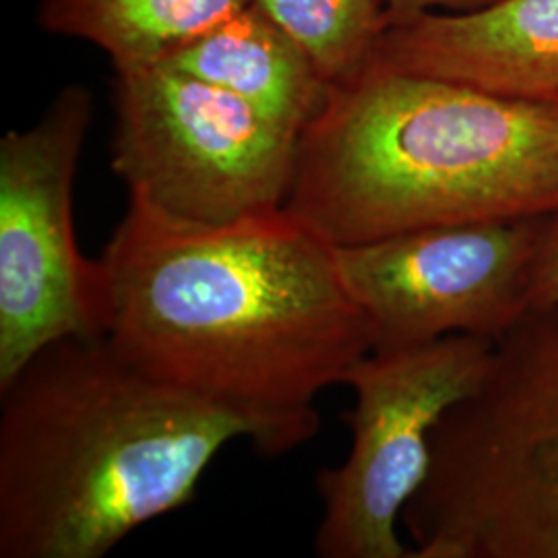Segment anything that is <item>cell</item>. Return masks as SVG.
<instances>
[{
  "instance_id": "6",
  "label": "cell",
  "mask_w": 558,
  "mask_h": 558,
  "mask_svg": "<svg viewBox=\"0 0 558 558\" xmlns=\"http://www.w3.org/2000/svg\"><path fill=\"white\" fill-rule=\"evenodd\" d=\"M92 119V94L66 85L0 141V387L44 348L108 331L104 265L83 255L73 211Z\"/></svg>"
},
{
  "instance_id": "10",
  "label": "cell",
  "mask_w": 558,
  "mask_h": 558,
  "mask_svg": "<svg viewBox=\"0 0 558 558\" xmlns=\"http://www.w3.org/2000/svg\"><path fill=\"white\" fill-rule=\"evenodd\" d=\"M302 133L327 94L317 64L253 0L163 62Z\"/></svg>"
},
{
  "instance_id": "2",
  "label": "cell",
  "mask_w": 558,
  "mask_h": 558,
  "mask_svg": "<svg viewBox=\"0 0 558 558\" xmlns=\"http://www.w3.org/2000/svg\"><path fill=\"white\" fill-rule=\"evenodd\" d=\"M257 428L158 379L108 336L44 348L0 387V558H101L193 499Z\"/></svg>"
},
{
  "instance_id": "3",
  "label": "cell",
  "mask_w": 558,
  "mask_h": 558,
  "mask_svg": "<svg viewBox=\"0 0 558 558\" xmlns=\"http://www.w3.org/2000/svg\"><path fill=\"white\" fill-rule=\"evenodd\" d=\"M286 209L336 246L558 211V100L366 60L300 133Z\"/></svg>"
},
{
  "instance_id": "14",
  "label": "cell",
  "mask_w": 558,
  "mask_h": 558,
  "mask_svg": "<svg viewBox=\"0 0 558 558\" xmlns=\"http://www.w3.org/2000/svg\"><path fill=\"white\" fill-rule=\"evenodd\" d=\"M387 9L389 23L416 17L422 13H433L435 9H447L456 13H472L486 7H493L500 0H380Z\"/></svg>"
},
{
  "instance_id": "4",
  "label": "cell",
  "mask_w": 558,
  "mask_h": 558,
  "mask_svg": "<svg viewBox=\"0 0 558 558\" xmlns=\"http://www.w3.org/2000/svg\"><path fill=\"white\" fill-rule=\"evenodd\" d=\"M401 521L412 558H558V302L495 339L478 387L435 424Z\"/></svg>"
},
{
  "instance_id": "7",
  "label": "cell",
  "mask_w": 558,
  "mask_h": 558,
  "mask_svg": "<svg viewBox=\"0 0 558 558\" xmlns=\"http://www.w3.org/2000/svg\"><path fill=\"white\" fill-rule=\"evenodd\" d=\"M495 341L456 333L420 345L371 350L343 385L350 453L317 476L320 558H412L398 521L430 470V433L484 377Z\"/></svg>"
},
{
  "instance_id": "11",
  "label": "cell",
  "mask_w": 558,
  "mask_h": 558,
  "mask_svg": "<svg viewBox=\"0 0 558 558\" xmlns=\"http://www.w3.org/2000/svg\"><path fill=\"white\" fill-rule=\"evenodd\" d=\"M251 0H40L54 36L96 44L114 71L163 64Z\"/></svg>"
},
{
  "instance_id": "5",
  "label": "cell",
  "mask_w": 558,
  "mask_h": 558,
  "mask_svg": "<svg viewBox=\"0 0 558 558\" xmlns=\"http://www.w3.org/2000/svg\"><path fill=\"white\" fill-rule=\"evenodd\" d=\"M300 133L170 64L117 71L112 170L163 214L230 223L286 207Z\"/></svg>"
},
{
  "instance_id": "9",
  "label": "cell",
  "mask_w": 558,
  "mask_h": 558,
  "mask_svg": "<svg viewBox=\"0 0 558 558\" xmlns=\"http://www.w3.org/2000/svg\"><path fill=\"white\" fill-rule=\"evenodd\" d=\"M368 60L507 98L558 100V0H500L472 13L396 21Z\"/></svg>"
},
{
  "instance_id": "1",
  "label": "cell",
  "mask_w": 558,
  "mask_h": 558,
  "mask_svg": "<svg viewBox=\"0 0 558 558\" xmlns=\"http://www.w3.org/2000/svg\"><path fill=\"white\" fill-rule=\"evenodd\" d=\"M100 260L110 341L248 420L269 458L317 435L315 401L373 350L338 246L286 207L197 223L129 197Z\"/></svg>"
},
{
  "instance_id": "13",
  "label": "cell",
  "mask_w": 558,
  "mask_h": 558,
  "mask_svg": "<svg viewBox=\"0 0 558 558\" xmlns=\"http://www.w3.org/2000/svg\"><path fill=\"white\" fill-rule=\"evenodd\" d=\"M530 308L558 302V211L544 216L530 267Z\"/></svg>"
},
{
  "instance_id": "12",
  "label": "cell",
  "mask_w": 558,
  "mask_h": 558,
  "mask_svg": "<svg viewBox=\"0 0 558 558\" xmlns=\"http://www.w3.org/2000/svg\"><path fill=\"white\" fill-rule=\"evenodd\" d=\"M317 64L327 85L350 77L371 59L389 27L380 0H253Z\"/></svg>"
},
{
  "instance_id": "8",
  "label": "cell",
  "mask_w": 558,
  "mask_h": 558,
  "mask_svg": "<svg viewBox=\"0 0 558 558\" xmlns=\"http://www.w3.org/2000/svg\"><path fill=\"white\" fill-rule=\"evenodd\" d=\"M542 218L437 226L338 246L343 279L373 350L468 333L500 338L530 311Z\"/></svg>"
}]
</instances>
